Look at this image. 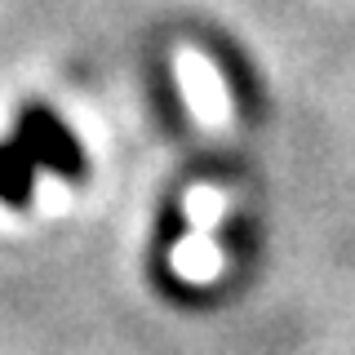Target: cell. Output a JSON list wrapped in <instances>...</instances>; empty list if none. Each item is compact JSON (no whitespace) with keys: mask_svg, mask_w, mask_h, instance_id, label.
<instances>
[{"mask_svg":"<svg viewBox=\"0 0 355 355\" xmlns=\"http://www.w3.org/2000/svg\"><path fill=\"white\" fill-rule=\"evenodd\" d=\"M36 155L22 147L18 138L0 142V200H9V205H27L31 191H36Z\"/></svg>","mask_w":355,"mask_h":355,"instance_id":"obj_2","label":"cell"},{"mask_svg":"<svg viewBox=\"0 0 355 355\" xmlns=\"http://www.w3.org/2000/svg\"><path fill=\"white\" fill-rule=\"evenodd\" d=\"M14 138H18L31 155H36L40 169L62 173V178H80V173H85V151H80V142H76V133L67 129L62 120L53 116V111L31 107L27 116L18 120V133H14Z\"/></svg>","mask_w":355,"mask_h":355,"instance_id":"obj_1","label":"cell"}]
</instances>
